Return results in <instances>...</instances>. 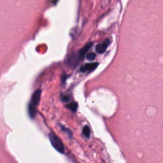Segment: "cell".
Here are the masks:
<instances>
[{"label":"cell","mask_w":163,"mask_h":163,"mask_svg":"<svg viewBox=\"0 0 163 163\" xmlns=\"http://www.w3.org/2000/svg\"><path fill=\"white\" fill-rule=\"evenodd\" d=\"M92 45V43H88L87 44L85 45L84 47H83L79 51V59H83L84 58L85 54L87 53V52L89 51V50L90 49Z\"/></svg>","instance_id":"5b68a950"},{"label":"cell","mask_w":163,"mask_h":163,"mask_svg":"<svg viewBox=\"0 0 163 163\" xmlns=\"http://www.w3.org/2000/svg\"><path fill=\"white\" fill-rule=\"evenodd\" d=\"M110 43V40L107 38L102 42L99 43L96 47V51L99 54H103L107 50V49Z\"/></svg>","instance_id":"3957f363"},{"label":"cell","mask_w":163,"mask_h":163,"mask_svg":"<svg viewBox=\"0 0 163 163\" xmlns=\"http://www.w3.org/2000/svg\"><path fill=\"white\" fill-rule=\"evenodd\" d=\"M87 57V59L89 61H92L95 59V57H96V54L95 53H93V52H91V53H89L86 56Z\"/></svg>","instance_id":"ba28073f"},{"label":"cell","mask_w":163,"mask_h":163,"mask_svg":"<svg viewBox=\"0 0 163 163\" xmlns=\"http://www.w3.org/2000/svg\"><path fill=\"white\" fill-rule=\"evenodd\" d=\"M62 100L65 101V102H68V101L70 100V97L68 96H62Z\"/></svg>","instance_id":"9c48e42d"},{"label":"cell","mask_w":163,"mask_h":163,"mask_svg":"<svg viewBox=\"0 0 163 163\" xmlns=\"http://www.w3.org/2000/svg\"><path fill=\"white\" fill-rule=\"evenodd\" d=\"M40 96H41V90L38 89L37 90L34 92L33 95L32 96L31 99L30 104L28 106V112L30 116L33 119L37 113V108L40 99Z\"/></svg>","instance_id":"6da1fadb"},{"label":"cell","mask_w":163,"mask_h":163,"mask_svg":"<svg viewBox=\"0 0 163 163\" xmlns=\"http://www.w3.org/2000/svg\"><path fill=\"white\" fill-rule=\"evenodd\" d=\"M49 137L50 142L54 148L59 152L63 154L64 152V147L59 138L56 136L54 133H50L49 134Z\"/></svg>","instance_id":"7a4b0ae2"},{"label":"cell","mask_w":163,"mask_h":163,"mask_svg":"<svg viewBox=\"0 0 163 163\" xmlns=\"http://www.w3.org/2000/svg\"><path fill=\"white\" fill-rule=\"evenodd\" d=\"M82 132H83V134H84V136L86 137V138H89L90 137V128H89V127L88 126H85L84 128H83V130H82Z\"/></svg>","instance_id":"8992f818"},{"label":"cell","mask_w":163,"mask_h":163,"mask_svg":"<svg viewBox=\"0 0 163 163\" xmlns=\"http://www.w3.org/2000/svg\"><path fill=\"white\" fill-rule=\"evenodd\" d=\"M66 107L73 111H75L76 110H77V108H78V104L75 102H73V103L68 104L66 106Z\"/></svg>","instance_id":"52a82bcc"},{"label":"cell","mask_w":163,"mask_h":163,"mask_svg":"<svg viewBox=\"0 0 163 163\" xmlns=\"http://www.w3.org/2000/svg\"><path fill=\"white\" fill-rule=\"evenodd\" d=\"M98 63H87L85 64L80 68V71L82 72L85 71H92L95 70V69L98 66Z\"/></svg>","instance_id":"277c9868"}]
</instances>
